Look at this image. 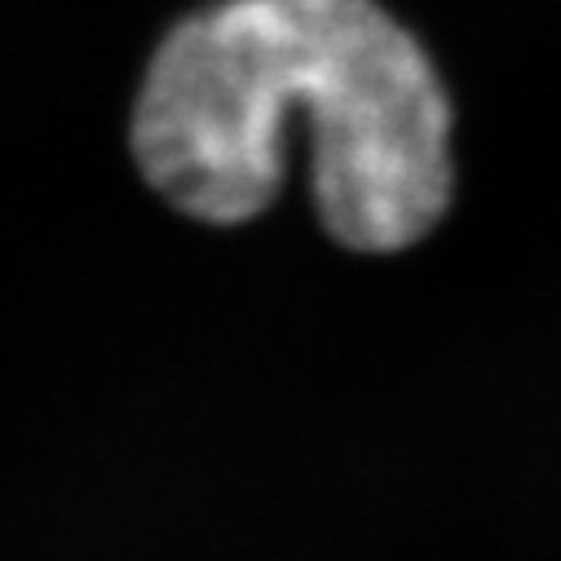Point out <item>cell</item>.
<instances>
[{
  "instance_id": "obj_1",
  "label": "cell",
  "mask_w": 561,
  "mask_h": 561,
  "mask_svg": "<svg viewBox=\"0 0 561 561\" xmlns=\"http://www.w3.org/2000/svg\"><path fill=\"white\" fill-rule=\"evenodd\" d=\"M306 106L314 204L350 252H402L456 195V106L420 45L376 0H221L156 49L128 147L186 217H256L284 178L278 133Z\"/></svg>"
}]
</instances>
